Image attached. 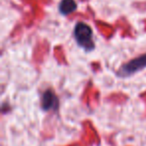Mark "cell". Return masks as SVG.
Masks as SVG:
<instances>
[{"mask_svg":"<svg viewBox=\"0 0 146 146\" xmlns=\"http://www.w3.org/2000/svg\"><path fill=\"white\" fill-rule=\"evenodd\" d=\"M58 9L62 15H69L77 9V3L75 0H61Z\"/></svg>","mask_w":146,"mask_h":146,"instance_id":"cell-4","label":"cell"},{"mask_svg":"<svg viewBox=\"0 0 146 146\" xmlns=\"http://www.w3.org/2000/svg\"><path fill=\"white\" fill-rule=\"evenodd\" d=\"M57 106H58V99H57L56 95L51 90H47L42 95V99H41V107H42V109H56Z\"/></svg>","mask_w":146,"mask_h":146,"instance_id":"cell-3","label":"cell"},{"mask_svg":"<svg viewBox=\"0 0 146 146\" xmlns=\"http://www.w3.org/2000/svg\"><path fill=\"white\" fill-rule=\"evenodd\" d=\"M74 38L80 47L87 51L95 48L93 40V32L89 25L83 22H78L74 28Z\"/></svg>","mask_w":146,"mask_h":146,"instance_id":"cell-1","label":"cell"},{"mask_svg":"<svg viewBox=\"0 0 146 146\" xmlns=\"http://www.w3.org/2000/svg\"><path fill=\"white\" fill-rule=\"evenodd\" d=\"M146 68V54L134 58L123 64L118 71V76L120 77H127L133 75L134 73L139 72L140 70Z\"/></svg>","mask_w":146,"mask_h":146,"instance_id":"cell-2","label":"cell"}]
</instances>
